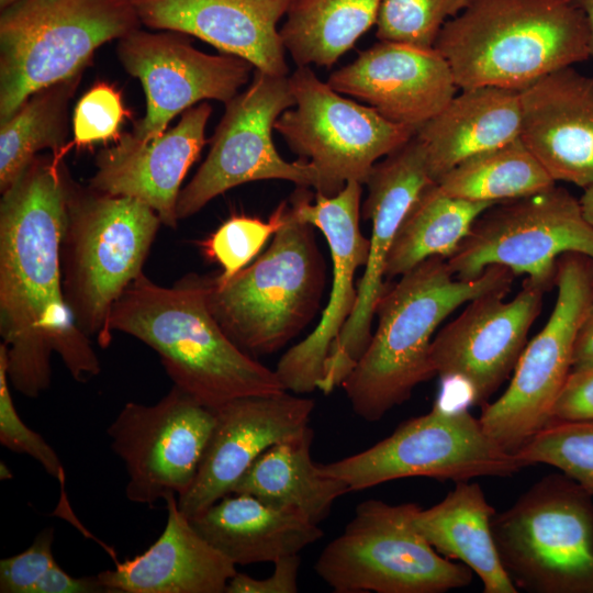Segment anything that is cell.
<instances>
[{
  "mask_svg": "<svg viewBox=\"0 0 593 593\" xmlns=\"http://www.w3.org/2000/svg\"><path fill=\"white\" fill-rule=\"evenodd\" d=\"M64 153L36 156L0 201L1 344L10 384L32 399L51 385L53 354L76 381L101 371L64 296L60 248L71 181Z\"/></svg>",
  "mask_w": 593,
  "mask_h": 593,
  "instance_id": "obj_1",
  "label": "cell"
},
{
  "mask_svg": "<svg viewBox=\"0 0 593 593\" xmlns=\"http://www.w3.org/2000/svg\"><path fill=\"white\" fill-rule=\"evenodd\" d=\"M110 328L154 349L174 385L212 410L286 391L276 370L242 350L216 322L205 276L190 273L163 287L143 272L115 302Z\"/></svg>",
  "mask_w": 593,
  "mask_h": 593,
  "instance_id": "obj_2",
  "label": "cell"
},
{
  "mask_svg": "<svg viewBox=\"0 0 593 593\" xmlns=\"http://www.w3.org/2000/svg\"><path fill=\"white\" fill-rule=\"evenodd\" d=\"M515 275L490 266L474 279H460L447 258L430 257L387 286L377 309L378 326L342 387L357 416L378 422L432 379L434 333L461 305L491 292L507 293Z\"/></svg>",
  "mask_w": 593,
  "mask_h": 593,
  "instance_id": "obj_3",
  "label": "cell"
},
{
  "mask_svg": "<svg viewBox=\"0 0 593 593\" xmlns=\"http://www.w3.org/2000/svg\"><path fill=\"white\" fill-rule=\"evenodd\" d=\"M434 48L459 89L521 91L591 58L588 21L573 0H471L446 22Z\"/></svg>",
  "mask_w": 593,
  "mask_h": 593,
  "instance_id": "obj_4",
  "label": "cell"
},
{
  "mask_svg": "<svg viewBox=\"0 0 593 593\" xmlns=\"http://www.w3.org/2000/svg\"><path fill=\"white\" fill-rule=\"evenodd\" d=\"M161 221L147 204L69 186L60 261L66 303L77 327L107 348L115 302L143 273Z\"/></svg>",
  "mask_w": 593,
  "mask_h": 593,
  "instance_id": "obj_5",
  "label": "cell"
},
{
  "mask_svg": "<svg viewBox=\"0 0 593 593\" xmlns=\"http://www.w3.org/2000/svg\"><path fill=\"white\" fill-rule=\"evenodd\" d=\"M313 227L286 201L283 223L256 261L224 283L205 277L212 315L250 356L281 349L318 311L326 266Z\"/></svg>",
  "mask_w": 593,
  "mask_h": 593,
  "instance_id": "obj_6",
  "label": "cell"
},
{
  "mask_svg": "<svg viewBox=\"0 0 593 593\" xmlns=\"http://www.w3.org/2000/svg\"><path fill=\"white\" fill-rule=\"evenodd\" d=\"M141 25L134 0H21L0 11V121Z\"/></svg>",
  "mask_w": 593,
  "mask_h": 593,
  "instance_id": "obj_7",
  "label": "cell"
},
{
  "mask_svg": "<svg viewBox=\"0 0 593 593\" xmlns=\"http://www.w3.org/2000/svg\"><path fill=\"white\" fill-rule=\"evenodd\" d=\"M501 562L516 588L593 593L592 495L564 473L533 484L492 518Z\"/></svg>",
  "mask_w": 593,
  "mask_h": 593,
  "instance_id": "obj_8",
  "label": "cell"
},
{
  "mask_svg": "<svg viewBox=\"0 0 593 593\" xmlns=\"http://www.w3.org/2000/svg\"><path fill=\"white\" fill-rule=\"evenodd\" d=\"M415 503L367 500L314 569L336 593H441L469 585L472 570L438 553L418 533Z\"/></svg>",
  "mask_w": 593,
  "mask_h": 593,
  "instance_id": "obj_9",
  "label": "cell"
},
{
  "mask_svg": "<svg viewBox=\"0 0 593 593\" xmlns=\"http://www.w3.org/2000/svg\"><path fill=\"white\" fill-rule=\"evenodd\" d=\"M320 468L354 492L411 477L456 483L510 477L525 465L500 447L466 406L447 407L437 400L428 413L403 422L372 447Z\"/></svg>",
  "mask_w": 593,
  "mask_h": 593,
  "instance_id": "obj_10",
  "label": "cell"
},
{
  "mask_svg": "<svg viewBox=\"0 0 593 593\" xmlns=\"http://www.w3.org/2000/svg\"><path fill=\"white\" fill-rule=\"evenodd\" d=\"M557 300L542 329L526 344L507 389L484 404V432L516 455L551 421L553 403L572 369L581 325L593 302V260L568 253L558 259Z\"/></svg>",
  "mask_w": 593,
  "mask_h": 593,
  "instance_id": "obj_11",
  "label": "cell"
},
{
  "mask_svg": "<svg viewBox=\"0 0 593 593\" xmlns=\"http://www.w3.org/2000/svg\"><path fill=\"white\" fill-rule=\"evenodd\" d=\"M568 253L593 260V227L579 199L555 184L490 206L447 261L460 279L502 266L547 290L556 284L558 259Z\"/></svg>",
  "mask_w": 593,
  "mask_h": 593,
  "instance_id": "obj_12",
  "label": "cell"
},
{
  "mask_svg": "<svg viewBox=\"0 0 593 593\" xmlns=\"http://www.w3.org/2000/svg\"><path fill=\"white\" fill-rule=\"evenodd\" d=\"M289 80L295 103L273 128L301 160L316 167L321 194L333 197L348 181L365 183L378 159L416 133L342 97L307 66L298 67Z\"/></svg>",
  "mask_w": 593,
  "mask_h": 593,
  "instance_id": "obj_13",
  "label": "cell"
},
{
  "mask_svg": "<svg viewBox=\"0 0 593 593\" xmlns=\"http://www.w3.org/2000/svg\"><path fill=\"white\" fill-rule=\"evenodd\" d=\"M295 103L289 76L255 69L251 82L225 103L211 148L178 198V220L190 217L215 197L243 183L280 179L322 191L316 167L304 160L289 163L272 141L277 119Z\"/></svg>",
  "mask_w": 593,
  "mask_h": 593,
  "instance_id": "obj_14",
  "label": "cell"
},
{
  "mask_svg": "<svg viewBox=\"0 0 593 593\" xmlns=\"http://www.w3.org/2000/svg\"><path fill=\"white\" fill-rule=\"evenodd\" d=\"M214 425L215 411L176 385L153 405L127 402L107 429L126 470V497L153 507L187 492Z\"/></svg>",
  "mask_w": 593,
  "mask_h": 593,
  "instance_id": "obj_15",
  "label": "cell"
},
{
  "mask_svg": "<svg viewBox=\"0 0 593 593\" xmlns=\"http://www.w3.org/2000/svg\"><path fill=\"white\" fill-rule=\"evenodd\" d=\"M425 149L414 134L371 169L368 194L361 214L371 221V236L365 271L357 286L353 313L334 342L324 362L317 389L324 394L342 385L369 345L377 305L387 286V259L399 227L422 190L433 183Z\"/></svg>",
  "mask_w": 593,
  "mask_h": 593,
  "instance_id": "obj_16",
  "label": "cell"
},
{
  "mask_svg": "<svg viewBox=\"0 0 593 593\" xmlns=\"http://www.w3.org/2000/svg\"><path fill=\"white\" fill-rule=\"evenodd\" d=\"M118 58L137 78L146 97L145 115L133 135L148 141L163 134L169 122L198 102H228L245 86L255 67L246 59L197 49L189 35L176 31L139 29L118 40Z\"/></svg>",
  "mask_w": 593,
  "mask_h": 593,
  "instance_id": "obj_17",
  "label": "cell"
},
{
  "mask_svg": "<svg viewBox=\"0 0 593 593\" xmlns=\"http://www.w3.org/2000/svg\"><path fill=\"white\" fill-rule=\"evenodd\" d=\"M361 186L348 181L333 197L316 193L314 203L309 188L298 186L289 199L296 216L318 228L326 238L333 279L318 324L286 351L275 369L288 392L304 394L317 389L331 347L354 311L358 293L355 275L366 265L369 251V238L359 225Z\"/></svg>",
  "mask_w": 593,
  "mask_h": 593,
  "instance_id": "obj_18",
  "label": "cell"
},
{
  "mask_svg": "<svg viewBox=\"0 0 593 593\" xmlns=\"http://www.w3.org/2000/svg\"><path fill=\"white\" fill-rule=\"evenodd\" d=\"M545 291L526 278L510 301H504L506 293L491 292L466 303L432 342L435 374L462 384L469 402L484 405L514 371Z\"/></svg>",
  "mask_w": 593,
  "mask_h": 593,
  "instance_id": "obj_19",
  "label": "cell"
},
{
  "mask_svg": "<svg viewBox=\"0 0 593 593\" xmlns=\"http://www.w3.org/2000/svg\"><path fill=\"white\" fill-rule=\"evenodd\" d=\"M314 406V400L283 391L215 409L212 435L192 484L178 497L179 510L191 518L232 493L266 449L309 426Z\"/></svg>",
  "mask_w": 593,
  "mask_h": 593,
  "instance_id": "obj_20",
  "label": "cell"
},
{
  "mask_svg": "<svg viewBox=\"0 0 593 593\" xmlns=\"http://www.w3.org/2000/svg\"><path fill=\"white\" fill-rule=\"evenodd\" d=\"M327 85L388 121L417 131L457 94L452 70L435 48L379 41L335 70Z\"/></svg>",
  "mask_w": 593,
  "mask_h": 593,
  "instance_id": "obj_21",
  "label": "cell"
},
{
  "mask_svg": "<svg viewBox=\"0 0 593 593\" xmlns=\"http://www.w3.org/2000/svg\"><path fill=\"white\" fill-rule=\"evenodd\" d=\"M212 107L200 102L163 134L142 141L125 133L96 156L93 190L136 199L152 208L161 224L176 228L180 186L205 144Z\"/></svg>",
  "mask_w": 593,
  "mask_h": 593,
  "instance_id": "obj_22",
  "label": "cell"
},
{
  "mask_svg": "<svg viewBox=\"0 0 593 593\" xmlns=\"http://www.w3.org/2000/svg\"><path fill=\"white\" fill-rule=\"evenodd\" d=\"M521 139L555 181L593 183V77L573 66L519 91Z\"/></svg>",
  "mask_w": 593,
  "mask_h": 593,
  "instance_id": "obj_23",
  "label": "cell"
},
{
  "mask_svg": "<svg viewBox=\"0 0 593 593\" xmlns=\"http://www.w3.org/2000/svg\"><path fill=\"white\" fill-rule=\"evenodd\" d=\"M292 0H134L142 24L198 37L255 69L288 76L278 23Z\"/></svg>",
  "mask_w": 593,
  "mask_h": 593,
  "instance_id": "obj_24",
  "label": "cell"
},
{
  "mask_svg": "<svg viewBox=\"0 0 593 593\" xmlns=\"http://www.w3.org/2000/svg\"><path fill=\"white\" fill-rule=\"evenodd\" d=\"M167 522L147 550L98 573L108 593H225L236 564L213 548L179 510L178 496L165 499Z\"/></svg>",
  "mask_w": 593,
  "mask_h": 593,
  "instance_id": "obj_25",
  "label": "cell"
},
{
  "mask_svg": "<svg viewBox=\"0 0 593 593\" xmlns=\"http://www.w3.org/2000/svg\"><path fill=\"white\" fill-rule=\"evenodd\" d=\"M189 521L199 535L236 566L273 563L323 537L318 524L302 512L246 493H230Z\"/></svg>",
  "mask_w": 593,
  "mask_h": 593,
  "instance_id": "obj_26",
  "label": "cell"
},
{
  "mask_svg": "<svg viewBox=\"0 0 593 593\" xmlns=\"http://www.w3.org/2000/svg\"><path fill=\"white\" fill-rule=\"evenodd\" d=\"M521 125L519 91L484 86L461 89L415 135L437 182L467 158L519 138Z\"/></svg>",
  "mask_w": 593,
  "mask_h": 593,
  "instance_id": "obj_27",
  "label": "cell"
},
{
  "mask_svg": "<svg viewBox=\"0 0 593 593\" xmlns=\"http://www.w3.org/2000/svg\"><path fill=\"white\" fill-rule=\"evenodd\" d=\"M495 513L479 484L460 481L436 505L418 506L413 523L438 553L469 567L480 578L484 593H516L494 542L491 524Z\"/></svg>",
  "mask_w": 593,
  "mask_h": 593,
  "instance_id": "obj_28",
  "label": "cell"
},
{
  "mask_svg": "<svg viewBox=\"0 0 593 593\" xmlns=\"http://www.w3.org/2000/svg\"><path fill=\"white\" fill-rule=\"evenodd\" d=\"M314 432L301 433L266 449L234 485L232 493L250 494L268 504L295 508L315 524L334 502L349 492L340 479L325 474L311 457Z\"/></svg>",
  "mask_w": 593,
  "mask_h": 593,
  "instance_id": "obj_29",
  "label": "cell"
},
{
  "mask_svg": "<svg viewBox=\"0 0 593 593\" xmlns=\"http://www.w3.org/2000/svg\"><path fill=\"white\" fill-rule=\"evenodd\" d=\"M492 205L494 203L450 197L436 182L426 186L399 227L384 278L401 277L430 257L448 259L475 220Z\"/></svg>",
  "mask_w": 593,
  "mask_h": 593,
  "instance_id": "obj_30",
  "label": "cell"
},
{
  "mask_svg": "<svg viewBox=\"0 0 593 593\" xmlns=\"http://www.w3.org/2000/svg\"><path fill=\"white\" fill-rule=\"evenodd\" d=\"M381 0H292L279 29L298 67H332L377 22Z\"/></svg>",
  "mask_w": 593,
  "mask_h": 593,
  "instance_id": "obj_31",
  "label": "cell"
},
{
  "mask_svg": "<svg viewBox=\"0 0 593 593\" xmlns=\"http://www.w3.org/2000/svg\"><path fill=\"white\" fill-rule=\"evenodd\" d=\"M82 75L57 81L32 93L0 121V191L4 192L43 149L65 152L68 108Z\"/></svg>",
  "mask_w": 593,
  "mask_h": 593,
  "instance_id": "obj_32",
  "label": "cell"
},
{
  "mask_svg": "<svg viewBox=\"0 0 593 593\" xmlns=\"http://www.w3.org/2000/svg\"><path fill=\"white\" fill-rule=\"evenodd\" d=\"M436 183L450 197L496 204L542 191L556 181L519 137L467 158Z\"/></svg>",
  "mask_w": 593,
  "mask_h": 593,
  "instance_id": "obj_33",
  "label": "cell"
},
{
  "mask_svg": "<svg viewBox=\"0 0 593 593\" xmlns=\"http://www.w3.org/2000/svg\"><path fill=\"white\" fill-rule=\"evenodd\" d=\"M516 456L525 467L544 463L559 469L593 495V421L552 422Z\"/></svg>",
  "mask_w": 593,
  "mask_h": 593,
  "instance_id": "obj_34",
  "label": "cell"
},
{
  "mask_svg": "<svg viewBox=\"0 0 593 593\" xmlns=\"http://www.w3.org/2000/svg\"><path fill=\"white\" fill-rule=\"evenodd\" d=\"M471 0H381L376 26L379 41L434 48L447 21Z\"/></svg>",
  "mask_w": 593,
  "mask_h": 593,
  "instance_id": "obj_35",
  "label": "cell"
},
{
  "mask_svg": "<svg viewBox=\"0 0 593 593\" xmlns=\"http://www.w3.org/2000/svg\"><path fill=\"white\" fill-rule=\"evenodd\" d=\"M284 212L286 201L278 205L267 222L245 215L232 216L201 243L205 257L222 268L221 273L214 277L216 282L228 281L258 255L282 225Z\"/></svg>",
  "mask_w": 593,
  "mask_h": 593,
  "instance_id": "obj_36",
  "label": "cell"
},
{
  "mask_svg": "<svg viewBox=\"0 0 593 593\" xmlns=\"http://www.w3.org/2000/svg\"><path fill=\"white\" fill-rule=\"evenodd\" d=\"M0 443L14 452L26 454L42 465L44 470L65 482L63 463L44 437L31 429L19 416L10 391L7 371V350L0 344Z\"/></svg>",
  "mask_w": 593,
  "mask_h": 593,
  "instance_id": "obj_37",
  "label": "cell"
},
{
  "mask_svg": "<svg viewBox=\"0 0 593 593\" xmlns=\"http://www.w3.org/2000/svg\"><path fill=\"white\" fill-rule=\"evenodd\" d=\"M125 111L120 91L100 81L77 102L72 115L74 143L85 147L96 142L116 141Z\"/></svg>",
  "mask_w": 593,
  "mask_h": 593,
  "instance_id": "obj_38",
  "label": "cell"
},
{
  "mask_svg": "<svg viewBox=\"0 0 593 593\" xmlns=\"http://www.w3.org/2000/svg\"><path fill=\"white\" fill-rule=\"evenodd\" d=\"M54 529L42 530L24 551L0 561L1 593H34L37 583L57 563L53 551Z\"/></svg>",
  "mask_w": 593,
  "mask_h": 593,
  "instance_id": "obj_39",
  "label": "cell"
},
{
  "mask_svg": "<svg viewBox=\"0 0 593 593\" xmlns=\"http://www.w3.org/2000/svg\"><path fill=\"white\" fill-rule=\"evenodd\" d=\"M591 421H593V366L571 370L553 403L550 423Z\"/></svg>",
  "mask_w": 593,
  "mask_h": 593,
  "instance_id": "obj_40",
  "label": "cell"
},
{
  "mask_svg": "<svg viewBox=\"0 0 593 593\" xmlns=\"http://www.w3.org/2000/svg\"><path fill=\"white\" fill-rule=\"evenodd\" d=\"M300 564L301 559L296 553L276 560L272 574L265 579L236 572L228 581L225 593H296Z\"/></svg>",
  "mask_w": 593,
  "mask_h": 593,
  "instance_id": "obj_41",
  "label": "cell"
},
{
  "mask_svg": "<svg viewBox=\"0 0 593 593\" xmlns=\"http://www.w3.org/2000/svg\"><path fill=\"white\" fill-rule=\"evenodd\" d=\"M34 593H108L98 575L72 577L56 563L37 583Z\"/></svg>",
  "mask_w": 593,
  "mask_h": 593,
  "instance_id": "obj_42",
  "label": "cell"
},
{
  "mask_svg": "<svg viewBox=\"0 0 593 593\" xmlns=\"http://www.w3.org/2000/svg\"><path fill=\"white\" fill-rule=\"evenodd\" d=\"M589 366H593V302L577 337L571 370Z\"/></svg>",
  "mask_w": 593,
  "mask_h": 593,
  "instance_id": "obj_43",
  "label": "cell"
},
{
  "mask_svg": "<svg viewBox=\"0 0 593 593\" xmlns=\"http://www.w3.org/2000/svg\"><path fill=\"white\" fill-rule=\"evenodd\" d=\"M579 202L584 219L593 227V183L584 188Z\"/></svg>",
  "mask_w": 593,
  "mask_h": 593,
  "instance_id": "obj_44",
  "label": "cell"
},
{
  "mask_svg": "<svg viewBox=\"0 0 593 593\" xmlns=\"http://www.w3.org/2000/svg\"><path fill=\"white\" fill-rule=\"evenodd\" d=\"M575 4L584 12L591 38V57H593V0H573Z\"/></svg>",
  "mask_w": 593,
  "mask_h": 593,
  "instance_id": "obj_45",
  "label": "cell"
},
{
  "mask_svg": "<svg viewBox=\"0 0 593 593\" xmlns=\"http://www.w3.org/2000/svg\"><path fill=\"white\" fill-rule=\"evenodd\" d=\"M12 477H13V473L11 472L9 467L4 462H1L0 463V478H1V480H8V479H11Z\"/></svg>",
  "mask_w": 593,
  "mask_h": 593,
  "instance_id": "obj_46",
  "label": "cell"
},
{
  "mask_svg": "<svg viewBox=\"0 0 593 593\" xmlns=\"http://www.w3.org/2000/svg\"><path fill=\"white\" fill-rule=\"evenodd\" d=\"M21 0H0V11H3Z\"/></svg>",
  "mask_w": 593,
  "mask_h": 593,
  "instance_id": "obj_47",
  "label": "cell"
}]
</instances>
